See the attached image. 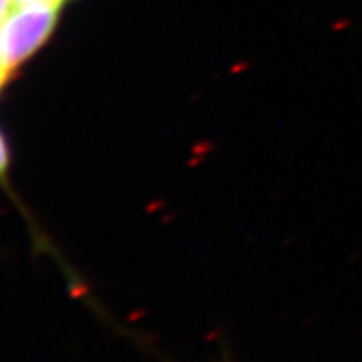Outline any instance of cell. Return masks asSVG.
I'll use <instances>...</instances> for the list:
<instances>
[{"label": "cell", "mask_w": 362, "mask_h": 362, "mask_svg": "<svg viewBox=\"0 0 362 362\" xmlns=\"http://www.w3.org/2000/svg\"><path fill=\"white\" fill-rule=\"evenodd\" d=\"M15 6H17L15 4V0H0V21H2Z\"/></svg>", "instance_id": "3957f363"}, {"label": "cell", "mask_w": 362, "mask_h": 362, "mask_svg": "<svg viewBox=\"0 0 362 362\" xmlns=\"http://www.w3.org/2000/svg\"><path fill=\"white\" fill-rule=\"evenodd\" d=\"M6 81H8V74H6L4 70H2V66H0V88L4 87Z\"/></svg>", "instance_id": "5b68a950"}, {"label": "cell", "mask_w": 362, "mask_h": 362, "mask_svg": "<svg viewBox=\"0 0 362 362\" xmlns=\"http://www.w3.org/2000/svg\"><path fill=\"white\" fill-rule=\"evenodd\" d=\"M8 165H9V151H8V146H6V140L0 133V179L4 177L6 171H8Z\"/></svg>", "instance_id": "7a4b0ae2"}, {"label": "cell", "mask_w": 362, "mask_h": 362, "mask_svg": "<svg viewBox=\"0 0 362 362\" xmlns=\"http://www.w3.org/2000/svg\"><path fill=\"white\" fill-rule=\"evenodd\" d=\"M61 6L59 2L18 4L0 21V66L8 78L52 35Z\"/></svg>", "instance_id": "6da1fadb"}, {"label": "cell", "mask_w": 362, "mask_h": 362, "mask_svg": "<svg viewBox=\"0 0 362 362\" xmlns=\"http://www.w3.org/2000/svg\"><path fill=\"white\" fill-rule=\"evenodd\" d=\"M32 2H59V4H64L66 0H15V4H32Z\"/></svg>", "instance_id": "277c9868"}]
</instances>
